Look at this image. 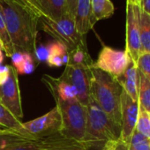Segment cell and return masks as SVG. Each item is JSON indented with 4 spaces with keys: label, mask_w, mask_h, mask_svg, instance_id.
Masks as SVG:
<instances>
[{
    "label": "cell",
    "mask_w": 150,
    "mask_h": 150,
    "mask_svg": "<svg viewBox=\"0 0 150 150\" xmlns=\"http://www.w3.org/2000/svg\"><path fill=\"white\" fill-rule=\"evenodd\" d=\"M7 31L15 53L36 57L39 18L9 0H0Z\"/></svg>",
    "instance_id": "cell-1"
},
{
    "label": "cell",
    "mask_w": 150,
    "mask_h": 150,
    "mask_svg": "<svg viewBox=\"0 0 150 150\" xmlns=\"http://www.w3.org/2000/svg\"><path fill=\"white\" fill-rule=\"evenodd\" d=\"M91 71V98L115 124L121 127V85L110 74L94 66Z\"/></svg>",
    "instance_id": "cell-2"
},
{
    "label": "cell",
    "mask_w": 150,
    "mask_h": 150,
    "mask_svg": "<svg viewBox=\"0 0 150 150\" xmlns=\"http://www.w3.org/2000/svg\"><path fill=\"white\" fill-rule=\"evenodd\" d=\"M87 113L86 131L81 144L88 150H103L107 142L119 139L121 127L115 124L92 98L87 106Z\"/></svg>",
    "instance_id": "cell-3"
},
{
    "label": "cell",
    "mask_w": 150,
    "mask_h": 150,
    "mask_svg": "<svg viewBox=\"0 0 150 150\" xmlns=\"http://www.w3.org/2000/svg\"><path fill=\"white\" fill-rule=\"evenodd\" d=\"M53 98L62 118L60 134L66 139L81 143L86 131L87 107L79 101H62L57 97Z\"/></svg>",
    "instance_id": "cell-4"
},
{
    "label": "cell",
    "mask_w": 150,
    "mask_h": 150,
    "mask_svg": "<svg viewBox=\"0 0 150 150\" xmlns=\"http://www.w3.org/2000/svg\"><path fill=\"white\" fill-rule=\"evenodd\" d=\"M39 24L45 33L53 37L56 42L65 46L67 50L87 42V36L79 34L75 26L74 18L69 13L64 14L59 19L42 16L39 19Z\"/></svg>",
    "instance_id": "cell-5"
},
{
    "label": "cell",
    "mask_w": 150,
    "mask_h": 150,
    "mask_svg": "<svg viewBox=\"0 0 150 150\" xmlns=\"http://www.w3.org/2000/svg\"><path fill=\"white\" fill-rule=\"evenodd\" d=\"M61 128L62 118L57 106L42 117L22 123V131L36 139L60 133Z\"/></svg>",
    "instance_id": "cell-6"
},
{
    "label": "cell",
    "mask_w": 150,
    "mask_h": 150,
    "mask_svg": "<svg viewBox=\"0 0 150 150\" xmlns=\"http://www.w3.org/2000/svg\"><path fill=\"white\" fill-rule=\"evenodd\" d=\"M132 58L125 50H119L109 46H103L93 66L117 80L125 72Z\"/></svg>",
    "instance_id": "cell-7"
},
{
    "label": "cell",
    "mask_w": 150,
    "mask_h": 150,
    "mask_svg": "<svg viewBox=\"0 0 150 150\" xmlns=\"http://www.w3.org/2000/svg\"><path fill=\"white\" fill-rule=\"evenodd\" d=\"M92 67H75L65 65L60 78L71 85L77 93L78 101L84 106H88L91 101Z\"/></svg>",
    "instance_id": "cell-8"
},
{
    "label": "cell",
    "mask_w": 150,
    "mask_h": 150,
    "mask_svg": "<svg viewBox=\"0 0 150 150\" xmlns=\"http://www.w3.org/2000/svg\"><path fill=\"white\" fill-rule=\"evenodd\" d=\"M18 75L14 67L10 65L7 81L0 85V104L6 108L18 120H21L23 117V109Z\"/></svg>",
    "instance_id": "cell-9"
},
{
    "label": "cell",
    "mask_w": 150,
    "mask_h": 150,
    "mask_svg": "<svg viewBox=\"0 0 150 150\" xmlns=\"http://www.w3.org/2000/svg\"><path fill=\"white\" fill-rule=\"evenodd\" d=\"M139 6L126 3V46L125 50L136 63L141 54L139 27Z\"/></svg>",
    "instance_id": "cell-10"
},
{
    "label": "cell",
    "mask_w": 150,
    "mask_h": 150,
    "mask_svg": "<svg viewBox=\"0 0 150 150\" xmlns=\"http://www.w3.org/2000/svg\"><path fill=\"white\" fill-rule=\"evenodd\" d=\"M139 106V102L133 101L123 89L121 94V132L119 139L128 144L135 130Z\"/></svg>",
    "instance_id": "cell-11"
},
{
    "label": "cell",
    "mask_w": 150,
    "mask_h": 150,
    "mask_svg": "<svg viewBox=\"0 0 150 150\" xmlns=\"http://www.w3.org/2000/svg\"><path fill=\"white\" fill-rule=\"evenodd\" d=\"M42 81L53 97H57L62 101H78L75 88L62 78H55L44 74L42 77Z\"/></svg>",
    "instance_id": "cell-12"
},
{
    "label": "cell",
    "mask_w": 150,
    "mask_h": 150,
    "mask_svg": "<svg viewBox=\"0 0 150 150\" xmlns=\"http://www.w3.org/2000/svg\"><path fill=\"white\" fill-rule=\"evenodd\" d=\"M74 21L79 34L87 36V34L96 23L92 14L91 0H77Z\"/></svg>",
    "instance_id": "cell-13"
},
{
    "label": "cell",
    "mask_w": 150,
    "mask_h": 150,
    "mask_svg": "<svg viewBox=\"0 0 150 150\" xmlns=\"http://www.w3.org/2000/svg\"><path fill=\"white\" fill-rule=\"evenodd\" d=\"M124 91L135 102H138L139 75L136 63L132 59L125 72L117 79Z\"/></svg>",
    "instance_id": "cell-14"
},
{
    "label": "cell",
    "mask_w": 150,
    "mask_h": 150,
    "mask_svg": "<svg viewBox=\"0 0 150 150\" xmlns=\"http://www.w3.org/2000/svg\"><path fill=\"white\" fill-rule=\"evenodd\" d=\"M65 65L75 67H87L91 68L94 65V61L91 58L87 42L80 44L76 48L68 50L67 62Z\"/></svg>",
    "instance_id": "cell-15"
},
{
    "label": "cell",
    "mask_w": 150,
    "mask_h": 150,
    "mask_svg": "<svg viewBox=\"0 0 150 150\" xmlns=\"http://www.w3.org/2000/svg\"><path fill=\"white\" fill-rule=\"evenodd\" d=\"M43 16L59 19L68 13L65 0H35Z\"/></svg>",
    "instance_id": "cell-16"
},
{
    "label": "cell",
    "mask_w": 150,
    "mask_h": 150,
    "mask_svg": "<svg viewBox=\"0 0 150 150\" xmlns=\"http://www.w3.org/2000/svg\"><path fill=\"white\" fill-rule=\"evenodd\" d=\"M48 53L46 56V62L50 67H60L66 64L68 50L62 43L54 42L49 45Z\"/></svg>",
    "instance_id": "cell-17"
},
{
    "label": "cell",
    "mask_w": 150,
    "mask_h": 150,
    "mask_svg": "<svg viewBox=\"0 0 150 150\" xmlns=\"http://www.w3.org/2000/svg\"><path fill=\"white\" fill-rule=\"evenodd\" d=\"M139 27L141 53H150V15L139 7Z\"/></svg>",
    "instance_id": "cell-18"
},
{
    "label": "cell",
    "mask_w": 150,
    "mask_h": 150,
    "mask_svg": "<svg viewBox=\"0 0 150 150\" xmlns=\"http://www.w3.org/2000/svg\"><path fill=\"white\" fill-rule=\"evenodd\" d=\"M91 8L96 22L108 19L115 13V6L110 0H91Z\"/></svg>",
    "instance_id": "cell-19"
},
{
    "label": "cell",
    "mask_w": 150,
    "mask_h": 150,
    "mask_svg": "<svg viewBox=\"0 0 150 150\" xmlns=\"http://www.w3.org/2000/svg\"><path fill=\"white\" fill-rule=\"evenodd\" d=\"M31 140L36 139L18 131L0 128V148Z\"/></svg>",
    "instance_id": "cell-20"
},
{
    "label": "cell",
    "mask_w": 150,
    "mask_h": 150,
    "mask_svg": "<svg viewBox=\"0 0 150 150\" xmlns=\"http://www.w3.org/2000/svg\"><path fill=\"white\" fill-rule=\"evenodd\" d=\"M13 66L18 74H29L35 69L34 57L28 53H14L12 57Z\"/></svg>",
    "instance_id": "cell-21"
},
{
    "label": "cell",
    "mask_w": 150,
    "mask_h": 150,
    "mask_svg": "<svg viewBox=\"0 0 150 150\" xmlns=\"http://www.w3.org/2000/svg\"><path fill=\"white\" fill-rule=\"evenodd\" d=\"M139 86H138V102L147 112L150 113V81L145 75L138 70Z\"/></svg>",
    "instance_id": "cell-22"
},
{
    "label": "cell",
    "mask_w": 150,
    "mask_h": 150,
    "mask_svg": "<svg viewBox=\"0 0 150 150\" xmlns=\"http://www.w3.org/2000/svg\"><path fill=\"white\" fill-rule=\"evenodd\" d=\"M0 128L18 131V132H21L28 135L27 133H25L22 131V123L21 122V120H18L2 104H0ZM28 136H29V135H28ZM29 137H31V136H29ZM31 138H33V137H31Z\"/></svg>",
    "instance_id": "cell-23"
},
{
    "label": "cell",
    "mask_w": 150,
    "mask_h": 150,
    "mask_svg": "<svg viewBox=\"0 0 150 150\" xmlns=\"http://www.w3.org/2000/svg\"><path fill=\"white\" fill-rule=\"evenodd\" d=\"M50 147L51 145L49 138H43L36 140H31L20 144L7 146L5 147H1L0 150H43Z\"/></svg>",
    "instance_id": "cell-24"
},
{
    "label": "cell",
    "mask_w": 150,
    "mask_h": 150,
    "mask_svg": "<svg viewBox=\"0 0 150 150\" xmlns=\"http://www.w3.org/2000/svg\"><path fill=\"white\" fill-rule=\"evenodd\" d=\"M0 41L2 42L3 50H4L6 55L9 57H12L14 55L15 51L13 50V47L8 31H7L6 23V20H5L1 4H0Z\"/></svg>",
    "instance_id": "cell-25"
},
{
    "label": "cell",
    "mask_w": 150,
    "mask_h": 150,
    "mask_svg": "<svg viewBox=\"0 0 150 150\" xmlns=\"http://www.w3.org/2000/svg\"><path fill=\"white\" fill-rule=\"evenodd\" d=\"M135 131L141 133L145 137L150 139V113L147 112L140 105L139 106V112H138V118L136 122Z\"/></svg>",
    "instance_id": "cell-26"
},
{
    "label": "cell",
    "mask_w": 150,
    "mask_h": 150,
    "mask_svg": "<svg viewBox=\"0 0 150 150\" xmlns=\"http://www.w3.org/2000/svg\"><path fill=\"white\" fill-rule=\"evenodd\" d=\"M129 147L133 150H150V139L134 130L129 141Z\"/></svg>",
    "instance_id": "cell-27"
},
{
    "label": "cell",
    "mask_w": 150,
    "mask_h": 150,
    "mask_svg": "<svg viewBox=\"0 0 150 150\" xmlns=\"http://www.w3.org/2000/svg\"><path fill=\"white\" fill-rule=\"evenodd\" d=\"M9 1L14 3L15 5L31 12L32 13L35 14L39 19L43 16L42 11L38 7L35 0H9Z\"/></svg>",
    "instance_id": "cell-28"
},
{
    "label": "cell",
    "mask_w": 150,
    "mask_h": 150,
    "mask_svg": "<svg viewBox=\"0 0 150 150\" xmlns=\"http://www.w3.org/2000/svg\"><path fill=\"white\" fill-rule=\"evenodd\" d=\"M138 70L150 81V53H141L136 62Z\"/></svg>",
    "instance_id": "cell-29"
},
{
    "label": "cell",
    "mask_w": 150,
    "mask_h": 150,
    "mask_svg": "<svg viewBox=\"0 0 150 150\" xmlns=\"http://www.w3.org/2000/svg\"><path fill=\"white\" fill-rule=\"evenodd\" d=\"M43 150H88L81 143L75 142L71 144H64L60 146H56L50 148H46Z\"/></svg>",
    "instance_id": "cell-30"
},
{
    "label": "cell",
    "mask_w": 150,
    "mask_h": 150,
    "mask_svg": "<svg viewBox=\"0 0 150 150\" xmlns=\"http://www.w3.org/2000/svg\"><path fill=\"white\" fill-rule=\"evenodd\" d=\"M10 72V65H0V85L4 84L8 77Z\"/></svg>",
    "instance_id": "cell-31"
},
{
    "label": "cell",
    "mask_w": 150,
    "mask_h": 150,
    "mask_svg": "<svg viewBox=\"0 0 150 150\" xmlns=\"http://www.w3.org/2000/svg\"><path fill=\"white\" fill-rule=\"evenodd\" d=\"M66 1V8L69 14H71L74 18L75 8H76V2L77 0H65Z\"/></svg>",
    "instance_id": "cell-32"
},
{
    "label": "cell",
    "mask_w": 150,
    "mask_h": 150,
    "mask_svg": "<svg viewBox=\"0 0 150 150\" xmlns=\"http://www.w3.org/2000/svg\"><path fill=\"white\" fill-rule=\"evenodd\" d=\"M128 147H129V144L128 143L124 142L123 140L118 139V140L117 142V145H116V147H115L114 150H128Z\"/></svg>",
    "instance_id": "cell-33"
},
{
    "label": "cell",
    "mask_w": 150,
    "mask_h": 150,
    "mask_svg": "<svg viewBox=\"0 0 150 150\" xmlns=\"http://www.w3.org/2000/svg\"><path fill=\"white\" fill-rule=\"evenodd\" d=\"M144 12L150 15V0H143L141 2V7Z\"/></svg>",
    "instance_id": "cell-34"
},
{
    "label": "cell",
    "mask_w": 150,
    "mask_h": 150,
    "mask_svg": "<svg viewBox=\"0 0 150 150\" xmlns=\"http://www.w3.org/2000/svg\"><path fill=\"white\" fill-rule=\"evenodd\" d=\"M118 140V139H117ZM117 140H115V141H109L105 144V146H103V150H114L115 147H116V145H117Z\"/></svg>",
    "instance_id": "cell-35"
},
{
    "label": "cell",
    "mask_w": 150,
    "mask_h": 150,
    "mask_svg": "<svg viewBox=\"0 0 150 150\" xmlns=\"http://www.w3.org/2000/svg\"><path fill=\"white\" fill-rule=\"evenodd\" d=\"M127 3L141 7V0H127Z\"/></svg>",
    "instance_id": "cell-36"
},
{
    "label": "cell",
    "mask_w": 150,
    "mask_h": 150,
    "mask_svg": "<svg viewBox=\"0 0 150 150\" xmlns=\"http://www.w3.org/2000/svg\"><path fill=\"white\" fill-rule=\"evenodd\" d=\"M0 50H3V45H2V42H1V41H0Z\"/></svg>",
    "instance_id": "cell-37"
},
{
    "label": "cell",
    "mask_w": 150,
    "mask_h": 150,
    "mask_svg": "<svg viewBox=\"0 0 150 150\" xmlns=\"http://www.w3.org/2000/svg\"><path fill=\"white\" fill-rule=\"evenodd\" d=\"M128 150H133V149H132V148H130V147H128Z\"/></svg>",
    "instance_id": "cell-38"
},
{
    "label": "cell",
    "mask_w": 150,
    "mask_h": 150,
    "mask_svg": "<svg viewBox=\"0 0 150 150\" xmlns=\"http://www.w3.org/2000/svg\"><path fill=\"white\" fill-rule=\"evenodd\" d=\"M142 1H143V0H141V2H142Z\"/></svg>",
    "instance_id": "cell-39"
}]
</instances>
